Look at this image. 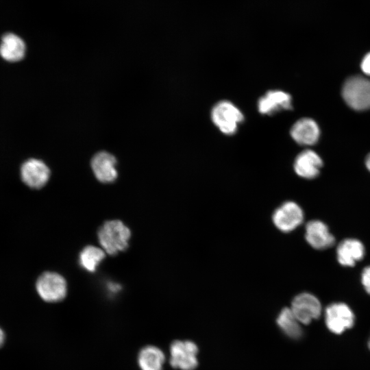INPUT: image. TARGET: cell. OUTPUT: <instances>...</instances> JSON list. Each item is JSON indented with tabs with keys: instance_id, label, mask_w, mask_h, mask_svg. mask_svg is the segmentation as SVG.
Instances as JSON below:
<instances>
[{
	"instance_id": "8992f818",
	"label": "cell",
	"mask_w": 370,
	"mask_h": 370,
	"mask_svg": "<svg viewBox=\"0 0 370 370\" xmlns=\"http://www.w3.org/2000/svg\"><path fill=\"white\" fill-rule=\"evenodd\" d=\"M301 208L293 201H287L278 207L272 214V221L280 231L288 233L298 227L304 221Z\"/></svg>"
},
{
	"instance_id": "d4e9b609",
	"label": "cell",
	"mask_w": 370,
	"mask_h": 370,
	"mask_svg": "<svg viewBox=\"0 0 370 370\" xmlns=\"http://www.w3.org/2000/svg\"><path fill=\"white\" fill-rule=\"evenodd\" d=\"M368 347L370 349V337H369V341H368Z\"/></svg>"
},
{
	"instance_id": "2e32d148",
	"label": "cell",
	"mask_w": 370,
	"mask_h": 370,
	"mask_svg": "<svg viewBox=\"0 0 370 370\" xmlns=\"http://www.w3.org/2000/svg\"><path fill=\"white\" fill-rule=\"evenodd\" d=\"M25 44L23 39L13 33L4 34L0 44V56L8 62L21 60L25 54Z\"/></svg>"
},
{
	"instance_id": "5bb4252c",
	"label": "cell",
	"mask_w": 370,
	"mask_h": 370,
	"mask_svg": "<svg viewBox=\"0 0 370 370\" xmlns=\"http://www.w3.org/2000/svg\"><path fill=\"white\" fill-rule=\"evenodd\" d=\"M290 134L297 143L301 145H312L318 141L320 130L313 119L302 118L293 124Z\"/></svg>"
},
{
	"instance_id": "5b68a950",
	"label": "cell",
	"mask_w": 370,
	"mask_h": 370,
	"mask_svg": "<svg viewBox=\"0 0 370 370\" xmlns=\"http://www.w3.org/2000/svg\"><path fill=\"white\" fill-rule=\"evenodd\" d=\"M170 365L180 370H194L198 365V347L190 341L176 340L170 345Z\"/></svg>"
},
{
	"instance_id": "6da1fadb",
	"label": "cell",
	"mask_w": 370,
	"mask_h": 370,
	"mask_svg": "<svg viewBox=\"0 0 370 370\" xmlns=\"http://www.w3.org/2000/svg\"><path fill=\"white\" fill-rule=\"evenodd\" d=\"M98 240L103 249L110 256L125 251L129 247L130 230L122 221H106L97 231Z\"/></svg>"
},
{
	"instance_id": "30bf717a",
	"label": "cell",
	"mask_w": 370,
	"mask_h": 370,
	"mask_svg": "<svg viewBox=\"0 0 370 370\" xmlns=\"http://www.w3.org/2000/svg\"><path fill=\"white\" fill-rule=\"evenodd\" d=\"M116 164L115 157L107 151L97 153L92 157L90 163L96 178L104 184L112 183L116 180L118 177Z\"/></svg>"
},
{
	"instance_id": "ba28073f",
	"label": "cell",
	"mask_w": 370,
	"mask_h": 370,
	"mask_svg": "<svg viewBox=\"0 0 370 370\" xmlns=\"http://www.w3.org/2000/svg\"><path fill=\"white\" fill-rule=\"evenodd\" d=\"M291 309L301 323L307 325L320 317L321 304L314 295L301 293L294 297Z\"/></svg>"
},
{
	"instance_id": "9a60e30c",
	"label": "cell",
	"mask_w": 370,
	"mask_h": 370,
	"mask_svg": "<svg viewBox=\"0 0 370 370\" xmlns=\"http://www.w3.org/2000/svg\"><path fill=\"white\" fill-rule=\"evenodd\" d=\"M365 254L363 244L355 238H347L338 245L336 255L338 262L345 267H353L361 260Z\"/></svg>"
},
{
	"instance_id": "ffe728a7",
	"label": "cell",
	"mask_w": 370,
	"mask_h": 370,
	"mask_svg": "<svg viewBox=\"0 0 370 370\" xmlns=\"http://www.w3.org/2000/svg\"><path fill=\"white\" fill-rule=\"evenodd\" d=\"M361 282L367 293L370 295V265L363 269L361 274Z\"/></svg>"
},
{
	"instance_id": "d6986e66",
	"label": "cell",
	"mask_w": 370,
	"mask_h": 370,
	"mask_svg": "<svg viewBox=\"0 0 370 370\" xmlns=\"http://www.w3.org/2000/svg\"><path fill=\"white\" fill-rule=\"evenodd\" d=\"M105 256V253L101 249L92 245H88L79 253V264L84 270L94 273Z\"/></svg>"
},
{
	"instance_id": "e0dca14e",
	"label": "cell",
	"mask_w": 370,
	"mask_h": 370,
	"mask_svg": "<svg viewBox=\"0 0 370 370\" xmlns=\"http://www.w3.org/2000/svg\"><path fill=\"white\" fill-rule=\"evenodd\" d=\"M137 361L141 370H163L165 356L160 348L147 345L140 350Z\"/></svg>"
},
{
	"instance_id": "3957f363",
	"label": "cell",
	"mask_w": 370,
	"mask_h": 370,
	"mask_svg": "<svg viewBox=\"0 0 370 370\" xmlns=\"http://www.w3.org/2000/svg\"><path fill=\"white\" fill-rule=\"evenodd\" d=\"M211 118L214 124L226 135L234 134L238 124L244 120L240 110L227 100L220 101L213 106Z\"/></svg>"
},
{
	"instance_id": "7a4b0ae2",
	"label": "cell",
	"mask_w": 370,
	"mask_h": 370,
	"mask_svg": "<svg viewBox=\"0 0 370 370\" xmlns=\"http://www.w3.org/2000/svg\"><path fill=\"white\" fill-rule=\"evenodd\" d=\"M342 96L345 103L355 110L370 109V79L360 75L349 77L343 84Z\"/></svg>"
},
{
	"instance_id": "7402d4cb",
	"label": "cell",
	"mask_w": 370,
	"mask_h": 370,
	"mask_svg": "<svg viewBox=\"0 0 370 370\" xmlns=\"http://www.w3.org/2000/svg\"><path fill=\"white\" fill-rule=\"evenodd\" d=\"M109 288L112 291L116 292L121 288V286L117 284L112 283L109 285Z\"/></svg>"
},
{
	"instance_id": "ac0fdd59",
	"label": "cell",
	"mask_w": 370,
	"mask_h": 370,
	"mask_svg": "<svg viewBox=\"0 0 370 370\" xmlns=\"http://www.w3.org/2000/svg\"><path fill=\"white\" fill-rule=\"evenodd\" d=\"M300 323L291 308L282 309L277 318L279 328L288 337L293 339H299L302 336L303 330Z\"/></svg>"
},
{
	"instance_id": "8fae6325",
	"label": "cell",
	"mask_w": 370,
	"mask_h": 370,
	"mask_svg": "<svg viewBox=\"0 0 370 370\" xmlns=\"http://www.w3.org/2000/svg\"><path fill=\"white\" fill-rule=\"evenodd\" d=\"M305 238L314 249L322 250L330 248L335 243V238L328 227L319 220H312L306 225Z\"/></svg>"
},
{
	"instance_id": "44dd1931",
	"label": "cell",
	"mask_w": 370,
	"mask_h": 370,
	"mask_svg": "<svg viewBox=\"0 0 370 370\" xmlns=\"http://www.w3.org/2000/svg\"><path fill=\"white\" fill-rule=\"evenodd\" d=\"M361 69L364 73L370 76V52L363 58L361 62Z\"/></svg>"
},
{
	"instance_id": "7c38bea8",
	"label": "cell",
	"mask_w": 370,
	"mask_h": 370,
	"mask_svg": "<svg viewBox=\"0 0 370 370\" xmlns=\"http://www.w3.org/2000/svg\"><path fill=\"white\" fill-rule=\"evenodd\" d=\"M258 109L260 113L268 115L292 110L291 96L282 90H269L259 99Z\"/></svg>"
},
{
	"instance_id": "9c48e42d",
	"label": "cell",
	"mask_w": 370,
	"mask_h": 370,
	"mask_svg": "<svg viewBox=\"0 0 370 370\" xmlns=\"http://www.w3.org/2000/svg\"><path fill=\"white\" fill-rule=\"evenodd\" d=\"M50 170L40 160L31 158L26 160L21 167L22 181L29 187L39 189L43 187L50 177Z\"/></svg>"
},
{
	"instance_id": "4fadbf2b",
	"label": "cell",
	"mask_w": 370,
	"mask_h": 370,
	"mask_svg": "<svg viewBox=\"0 0 370 370\" xmlns=\"http://www.w3.org/2000/svg\"><path fill=\"white\" fill-rule=\"evenodd\" d=\"M322 166L323 161L320 156L314 151L306 149L296 157L294 170L301 177L313 179L319 175Z\"/></svg>"
},
{
	"instance_id": "52a82bcc",
	"label": "cell",
	"mask_w": 370,
	"mask_h": 370,
	"mask_svg": "<svg viewBox=\"0 0 370 370\" xmlns=\"http://www.w3.org/2000/svg\"><path fill=\"white\" fill-rule=\"evenodd\" d=\"M355 316L346 304L336 302L330 304L325 310V322L328 330L340 334L354 325Z\"/></svg>"
},
{
	"instance_id": "277c9868",
	"label": "cell",
	"mask_w": 370,
	"mask_h": 370,
	"mask_svg": "<svg viewBox=\"0 0 370 370\" xmlns=\"http://www.w3.org/2000/svg\"><path fill=\"white\" fill-rule=\"evenodd\" d=\"M40 297L47 302L63 300L67 293L64 278L56 272L46 271L39 276L36 284Z\"/></svg>"
},
{
	"instance_id": "603a6c76",
	"label": "cell",
	"mask_w": 370,
	"mask_h": 370,
	"mask_svg": "<svg viewBox=\"0 0 370 370\" xmlns=\"http://www.w3.org/2000/svg\"><path fill=\"white\" fill-rule=\"evenodd\" d=\"M365 164H366L367 168L370 171V153L367 156L366 158Z\"/></svg>"
},
{
	"instance_id": "cb8c5ba5",
	"label": "cell",
	"mask_w": 370,
	"mask_h": 370,
	"mask_svg": "<svg viewBox=\"0 0 370 370\" xmlns=\"http://www.w3.org/2000/svg\"><path fill=\"white\" fill-rule=\"evenodd\" d=\"M4 339V334L3 331L0 329V346L2 345Z\"/></svg>"
}]
</instances>
